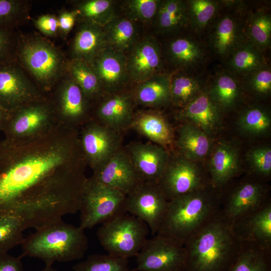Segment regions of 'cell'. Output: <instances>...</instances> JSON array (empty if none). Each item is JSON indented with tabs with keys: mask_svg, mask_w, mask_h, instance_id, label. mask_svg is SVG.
<instances>
[{
	"mask_svg": "<svg viewBox=\"0 0 271 271\" xmlns=\"http://www.w3.org/2000/svg\"><path fill=\"white\" fill-rule=\"evenodd\" d=\"M85 163L76 127L62 122L36 138L0 141V217L36 230L79 211Z\"/></svg>",
	"mask_w": 271,
	"mask_h": 271,
	"instance_id": "cell-1",
	"label": "cell"
},
{
	"mask_svg": "<svg viewBox=\"0 0 271 271\" xmlns=\"http://www.w3.org/2000/svg\"><path fill=\"white\" fill-rule=\"evenodd\" d=\"M244 243L219 211L185 243L184 271H227Z\"/></svg>",
	"mask_w": 271,
	"mask_h": 271,
	"instance_id": "cell-2",
	"label": "cell"
},
{
	"mask_svg": "<svg viewBox=\"0 0 271 271\" xmlns=\"http://www.w3.org/2000/svg\"><path fill=\"white\" fill-rule=\"evenodd\" d=\"M212 186L169 200L167 211L157 234L184 245L220 211L219 193Z\"/></svg>",
	"mask_w": 271,
	"mask_h": 271,
	"instance_id": "cell-3",
	"label": "cell"
},
{
	"mask_svg": "<svg viewBox=\"0 0 271 271\" xmlns=\"http://www.w3.org/2000/svg\"><path fill=\"white\" fill-rule=\"evenodd\" d=\"M21 256L39 258L46 265L82 258L88 248L85 230L62 219L47 224L25 237Z\"/></svg>",
	"mask_w": 271,
	"mask_h": 271,
	"instance_id": "cell-4",
	"label": "cell"
},
{
	"mask_svg": "<svg viewBox=\"0 0 271 271\" xmlns=\"http://www.w3.org/2000/svg\"><path fill=\"white\" fill-rule=\"evenodd\" d=\"M148 233V225L127 213L102 224L97 231L99 242L108 254L125 259L138 255Z\"/></svg>",
	"mask_w": 271,
	"mask_h": 271,
	"instance_id": "cell-5",
	"label": "cell"
},
{
	"mask_svg": "<svg viewBox=\"0 0 271 271\" xmlns=\"http://www.w3.org/2000/svg\"><path fill=\"white\" fill-rule=\"evenodd\" d=\"M126 195L92 177L86 182L79 211V226L85 230L126 213Z\"/></svg>",
	"mask_w": 271,
	"mask_h": 271,
	"instance_id": "cell-6",
	"label": "cell"
},
{
	"mask_svg": "<svg viewBox=\"0 0 271 271\" xmlns=\"http://www.w3.org/2000/svg\"><path fill=\"white\" fill-rule=\"evenodd\" d=\"M246 13L239 3L223 2L221 8L206 29L208 43L213 52L225 60L247 41Z\"/></svg>",
	"mask_w": 271,
	"mask_h": 271,
	"instance_id": "cell-7",
	"label": "cell"
},
{
	"mask_svg": "<svg viewBox=\"0 0 271 271\" xmlns=\"http://www.w3.org/2000/svg\"><path fill=\"white\" fill-rule=\"evenodd\" d=\"M38 100L9 113L3 132L6 139L26 140L40 137L61 122L56 111Z\"/></svg>",
	"mask_w": 271,
	"mask_h": 271,
	"instance_id": "cell-8",
	"label": "cell"
},
{
	"mask_svg": "<svg viewBox=\"0 0 271 271\" xmlns=\"http://www.w3.org/2000/svg\"><path fill=\"white\" fill-rule=\"evenodd\" d=\"M138 271H184V246L163 235L148 239L136 256Z\"/></svg>",
	"mask_w": 271,
	"mask_h": 271,
	"instance_id": "cell-9",
	"label": "cell"
},
{
	"mask_svg": "<svg viewBox=\"0 0 271 271\" xmlns=\"http://www.w3.org/2000/svg\"><path fill=\"white\" fill-rule=\"evenodd\" d=\"M268 189L261 182L250 180L236 185L220 197V213L233 224L257 211L269 201Z\"/></svg>",
	"mask_w": 271,
	"mask_h": 271,
	"instance_id": "cell-10",
	"label": "cell"
},
{
	"mask_svg": "<svg viewBox=\"0 0 271 271\" xmlns=\"http://www.w3.org/2000/svg\"><path fill=\"white\" fill-rule=\"evenodd\" d=\"M169 200L158 183L142 182L126 195V213L138 218L156 235L166 215Z\"/></svg>",
	"mask_w": 271,
	"mask_h": 271,
	"instance_id": "cell-11",
	"label": "cell"
},
{
	"mask_svg": "<svg viewBox=\"0 0 271 271\" xmlns=\"http://www.w3.org/2000/svg\"><path fill=\"white\" fill-rule=\"evenodd\" d=\"M158 184L168 200L212 186L202 170L182 156L169 159Z\"/></svg>",
	"mask_w": 271,
	"mask_h": 271,
	"instance_id": "cell-12",
	"label": "cell"
},
{
	"mask_svg": "<svg viewBox=\"0 0 271 271\" xmlns=\"http://www.w3.org/2000/svg\"><path fill=\"white\" fill-rule=\"evenodd\" d=\"M121 140L119 131L99 122H86L80 137L86 163L97 170L121 148Z\"/></svg>",
	"mask_w": 271,
	"mask_h": 271,
	"instance_id": "cell-13",
	"label": "cell"
},
{
	"mask_svg": "<svg viewBox=\"0 0 271 271\" xmlns=\"http://www.w3.org/2000/svg\"><path fill=\"white\" fill-rule=\"evenodd\" d=\"M40 94L10 62L0 65V107L10 112L40 100Z\"/></svg>",
	"mask_w": 271,
	"mask_h": 271,
	"instance_id": "cell-14",
	"label": "cell"
},
{
	"mask_svg": "<svg viewBox=\"0 0 271 271\" xmlns=\"http://www.w3.org/2000/svg\"><path fill=\"white\" fill-rule=\"evenodd\" d=\"M97 181L127 195L142 182L128 153L121 148L106 163L93 171Z\"/></svg>",
	"mask_w": 271,
	"mask_h": 271,
	"instance_id": "cell-15",
	"label": "cell"
},
{
	"mask_svg": "<svg viewBox=\"0 0 271 271\" xmlns=\"http://www.w3.org/2000/svg\"><path fill=\"white\" fill-rule=\"evenodd\" d=\"M127 153L142 181L158 183L170 159L168 152L160 146L139 143L131 145Z\"/></svg>",
	"mask_w": 271,
	"mask_h": 271,
	"instance_id": "cell-16",
	"label": "cell"
},
{
	"mask_svg": "<svg viewBox=\"0 0 271 271\" xmlns=\"http://www.w3.org/2000/svg\"><path fill=\"white\" fill-rule=\"evenodd\" d=\"M161 49L157 42L146 39L133 45L127 58L128 76L140 83L158 74L162 67Z\"/></svg>",
	"mask_w": 271,
	"mask_h": 271,
	"instance_id": "cell-17",
	"label": "cell"
},
{
	"mask_svg": "<svg viewBox=\"0 0 271 271\" xmlns=\"http://www.w3.org/2000/svg\"><path fill=\"white\" fill-rule=\"evenodd\" d=\"M102 88L113 92L124 85L128 76L127 57L123 52L105 47L92 61Z\"/></svg>",
	"mask_w": 271,
	"mask_h": 271,
	"instance_id": "cell-18",
	"label": "cell"
},
{
	"mask_svg": "<svg viewBox=\"0 0 271 271\" xmlns=\"http://www.w3.org/2000/svg\"><path fill=\"white\" fill-rule=\"evenodd\" d=\"M21 54L28 68L39 80L48 82L57 74L60 59L48 44L40 41L31 42L24 47Z\"/></svg>",
	"mask_w": 271,
	"mask_h": 271,
	"instance_id": "cell-19",
	"label": "cell"
},
{
	"mask_svg": "<svg viewBox=\"0 0 271 271\" xmlns=\"http://www.w3.org/2000/svg\"><path fill=\"white\" fill-rule=\"evenodd\" d=\"M238 236L244 242L256 243L271 250V202L248 217L232 224Z\"/></svg>",
	"mask_w": 271,
	"mask_h": 271,
	"instance_id": "cell-20",
	"label": "cell"
},
{
	"mask_svg": "<svg viewBox=\"0 0 271 271\" xmlns=\"http://www.w3.org/2000/svg\"><path fill=\"white\" fill-rule=\"evenodd\" d=\"M179 116L197 126L208 136L215 132L221 123L220 109L204 90L183 107Z\"/></svg>",
	"mask_w": 271,
	"mask_h": 271,
	"instance_id": "cell-21",
	"label": "cell"
},
{
	"mask_svg": "<svg viewBox=\"0 0 271 271\" xmlns=\"http://www.w3.org/2000/svg\"><path fill=\"white\" fill-rule=\"evenodd\" d=\"M237 149L227 143H220L214 149L210 160L209 177L216 189L224 187L235 177L239 170Z\"/></svg>",
	"mask_w": 271,
	"mask_h": 271,
	"instance_id": "cell-22",
	"label": "cell"
},
{
	"mask_svg": "<svg viewBox=\"0 0 271 271\" xmlns=\"http://www.w3.org/2000/svg\"><path fill=\"white\" fill-rule=\"evenodd\" d=\"M86 98L74 80L67 81L61 90L59 106L56 111L60 121L75 127L83 123L87 113Z\"/></svg>",
	"mask_w": 271,
	"mask_h": 271,
	"instance_id": "cell-23",
	"label": "cell"
},
{
	"mask_svg": "<svg viewBox=\"0 0 271 271\" xmlns=\"http://www.w3.org/2000/svg\"><path fill=\"white\" fill-rule=\"evenodd\" d=\"M131 97L127 94L114 95L99 106V122L117 131L130 126L133 118Z\"/></svg>",
	"mask_w": 271,
	"mask_h": 271,
	"instance_id": "cell-24",
	"label": "cell"
},
{
	"mask_svg": "<svg viewBox=\"0 0 271 271\" xmlns=\"http://www.w3.org/2000/svg\"><path fill=\"white\" fill-rule=\"evenodd\" d=\"M168 55L176 66L193 70L204 62L206 52L203 44L195 37L182 36L170 42Z\"/></svg>",
	"mask_w": 271,
	"mask_h": 271,
	"instance_id": "cell-25",
	"label": "cell"
},
{
	"mask_svg": "<svg viewBox=\"0 0 271 271\" xmlns=\"http://www.w3.org/2000/svg\"><path fill=\"white\" fill-rule=\"evenodd\" d=\"M130 127L160 146L172 144L174 134L172 127L160 113L146 111L133 116Z\"/></svg>",
	"mask_w": 271,
	"mask_h": 271,
	"instance_id": "cell-26",
	"label": "cell"
},
{
	"mask_svg": "<svg viewBox=\"0 0 271 271\" xmlns=\"http://www.w3.org/2000/svg\"><path fill=\"white\" fill-rule=\"evenodd\" d=\"M177 146L182 156L194 162L207 156L210 151L211 142L209 136L189 122L180 128Z\"/></svg>",
	"mask_w": 271,
	"mask_h": 271,
	"instance_id": "cell-27",
	"label": "cell"
},
{
	"mask_svg": "<svg viewBox=\"0 0 271 271\" xmlns=\"http://www.w3.org/2000/svg\"><path fill=\"white\" fill-rule=\"evenodd\" d=\"M155 17L158 29L164 34L177 32L189 27L188 8L186 1H161Z\"/></svg>",
	"mask_w": 271,
	"mask_h": 271,
	"instance_id": "cell-28",
	"label": "cell"
},
{
	"mask_svg": "<svg viewBox=\"0 0 271 271\" xmlns=\"http://www.w3.org/2000/svg\"><path fill=\"white\" fill-rule=\"evenodd\" d=\"M107 45L102 27L94 24L83 25L75 38L73 50L77 59L92 61Z\"/></svg>",
	"mask_w": 271,
	"mask_h": 271,
	"instance_id": "cell-29",
	"label": "cell"
},
{
	"mask_svg": "<svg viewBox=\"0 0 271 271\" xmlns=\"http://www.w3.org/2000/svg\"><path fill=\"white\" fill-rule=\"evenodd\" d=\"M227 71L240 78L266 66L262 52L247 41L226 60Z\"/></svg>",
	"mask_w": 271,
	"mask_h": 271,
	"instance_id": "cell-30",
	"label": "cell"
},
{
	"mask_svg": "<svg viewBox=\"0 0 271 271\" xmlns=\"http://www.w3.org/2000/svg\"><path fill=\"white\" fill-rule=\"evenodd\" d=\"M136 97L142 105L157 107L171 101L170 77L158 74L139 83Z\"/></svg>",
	"mask_w": 271,
	"mask_h": 271,
	"instance_id": "cell-31",
	"label": "cell"
},
{
	"mask_svg": "<svg viewBox=\"0 0 271 271\" xmlns=\"http://www.w3.org/2000/svg\"><path fill=\"white\" fill-rule=\"evenodd\" d=\"M241 86L238 78L227 71L214 78L207 93L220 110L228 109L232 107L238 101Z\"/></svg>",
	"mask_w": 271,
	"mask_h": 271,
	"instance_id": "cell-32",
	"label": "cell"
},
{
	"mask_svg": "<svg viewBox=\"0 0 271 271\" xmlns=\"http://www.w3.org/2000/svg\"><path fill=\"white\" fill-rule=\"evenodd\" d=\"M227 271H271V250L244 242L237 258Z\"/></svg>",
	"mask_w": 271,
	"mask_h": 271,
	"instance_id": "cell-33",
	"label": "cell"
},
{
	"mask_svg": "<svg viewBox=\"0 0 271 271\" xmlns=\"http://www.w3.org/2000/svg\"><path fill=\"white\" fill-rule=\"evenodd\" d=\"M245 33L247 41L263 52L268 49L271 42V17L263 10L246 15Z\"/></svg>",
	"mask_w": 271,
	"mask_h": 271,
	"instance_id": "cell-34",
	"label": "cell"
},
{
	"mask_svg": "<svg viewBox=\"0 0 271 271\" xmlns=\"http://www.w3.org/2000/svg\"><path fill=\"white\" fill-rule=\"evenodd\" d=\"M107 45L117 51L123 52L134 44L136 33L130 20L115 18L105 26Z\"/></svg>",
	"mask_w": 271,
	"mask_h": 271,
	"instance_id": "cell-35",
	"label": "cell"
},
{
	"mask_svg": "<svg viewBox=\"0 0 271 271\" xmlns=\"http://www.w3.org/2000/svg\"><path fill=\"white\" fill-rule=\"evenodd\" d=\"M171 101L184 107L203 90L202 80L193 75L182 73L170 78Z\"/></svg>",
	"mask_w": 271,
	"mask_h": 271,
	"instance_id": "cell-36",
	"label": "cell"
},
{
	"mask_svg": "<svg viewBox=\"0 0 271 271\" xmlns=\"http://www.w3.org/2000/svg\"><path fill=\"white\" fill-rule=\"evenodd\" d=\"M189 27L192 31L199 33L205 30L222 7L223 2L212 0L187 1Z\"/></svg>",
	"mask_w": 271,
	"mask_h": 271,
	"instance_id": "cell-37",
	"label": "cell"
},
{
	"mask_svg": "<svg viewBox=\"0 0 271 271\" xmlns=\"http://www.w3.org/2000/svg\"><path fill=\"white\" fill-rule=\"evenodd\" d=\"M25 230L22 220L10 214L0 217V252H8L24 241Z\"/></svg>",
	"mask_w": 271,
	"mask_h": 271,
	"instance_id": "cell-38",
	"label": "cell"
},
{
	"mask_svg": "<svg viewBox=\"0 0 271 271\" xmlns=\"http://www.w3.org/2000/svg\"><path fill=\"white\" fill-rule=\"evenodd\" d=\"M73 271H132L128 259L107 254H93L75 265Z\"/></svg>",
	"mask_w": 271,
	"mask_h": 271,
	"instance_id": "cell-39",
	"label": "cell"
},
{
	"mask_svg": "<svg viewBox=\"0 0 271 271\" xmlns=\"http://www.w3.org/2000/svg\"><path fill=\"white\" fill-rule=\"evenodd\" d=\"M71 72L74 81L87 98L95 97L99 94L102 89L101 84L92 67L86 61L74 60L71 65Z\"/></svg>",
	"mask_w": 271,
	"mask_h": 271,
	"instance_id": "cell-40",
	"label": "cell"
},
{
	"mask_svg": "<svg viewBox=\"0 0 271 271\" xmlns=\"http://www.w3.org/2000/svg\"><path fill=\"white\" fill-rule=\"evenodd\" d=\"M238 124L242 130L249 134H261L270 127L271 118L269 111L259 106L247 108L240 116Z\"/></svg>",
	"mask_w": 271,
	"mask_h": 271,
	"instance_id": "cell-41",
	"label": "cell"
},
{
	"mask_svg": "<svg viewBox=\"0 0 271 271\" xmlns=\"http://www.w3.org/2000/svg\"><path fill=\"white\" fill-rule=\"evenodd\" d=\"M79 12L94 24L105 27L115 18L113 2L109 0H90L82 3Z\"/></svg>",
	"mask_w": 271,
	"mask_h": 271,
	"instance_id": "cell-42",
	"label": "cell"
},
{
	"mask_svg": "<svg viewBox=\"0 0 271 271\" xmlns=\"http://www.w3.org/2000/svg\"><path fill=\"white\" fill-rule=\"evenodd\" d=\"M242 84L255 96L265 97L271 92V71L265 66L240 78Z\"/></svg>",
	"mask_w": 271,
	"mask_h": 271,
	"instance_id": "cell-43",
	"label": "cell"
},
{
	"mask_svg": "<svg viewBox=\"0 0 271 271\" xmlns=\"http://www.w3.org/2000/svg\"><path fill=\"white\" fill-rule=\"evenodd\" d=\"M251 169L259 177H269L271 173V149L261 146L250 150L247 155Z\"/></svg>",
	"mask_w": 271,
	"mask_h": 271,
	"instance_id": "cell-44",
	"label": "cell"
},
{
	"mask_svg": "<svg viewBox=\"0 0 271 271\" xmlns=\"http://www.w3.org/2000/svg\"><path fill=\"white\" fill-rule=\"evenodd\" d=\"M160 1L130 0L127 2V8L132 18L143 21H149L156 17Z\"/></svg>",
	"mask_w": 271,
	"mask_h": 271,
	"instance_id": "cell-45",
	"label": "cell"
},
{
	"mask_svg": "<svg viewBox=\"0 0 271 271\" xmlns=\"http://www.w3.org/2000/svg\"><path fill=\"white\" fill-rule=\"evenodd\" d=\"M13 39L7 27L0 25V65L10 62Z\"/></svg>",
	"mask_w": 271,
	"mask_h": 271,
	"instance_id": "cell-46",
	"label": "cell"
},
{
	"mask_svg": "<svg viewBox=\"0 0 271 271\" xmlns=\"http://www.w3.org/2000/svg\"><path fill=\"white\" fill-rule=\"evenodd\" d=\"M20 8L19 3L13 0H0V25L6 26L12 23Z\"/></svg>",
	"mask_w": 271,
	"mask_h": 271,
	"instance_id": "cell-47",
	"label": "cell"
},
{
	"mask_svg": "<svg viewBox=\"0 0 271 271\" xmlns=\"http://www.w3.org/2000/svg\"><path fill=\"white\" fill-rule=\"evenodd\" d=\"M22 257L0 252V271H24Z\"/></svg>",
	"mask_w": 271,
	"mask_h": 271,
	"instance_id": "cell-48",
	"label": "cell"
},
{
	"mask_svg": "<svg viewBox=\"0 0 271 271\" xmlns=\"http://www.w3.org/2000/svg\"><path fill=\"white\" fill-rule=\"evenodd\" d=\"M36 24L42 32L50 36L54 34L59 27L58 20L49 15L39 17L36 21Z\"/></svg>",
	"mask_w": 271,
	"mask_h": 271,
	"instance_id": "cell-49",
	"label": "cell"
},
{
	"mask_svg": "<svg viewBox=\"0 0 271 271\" xmlns=\"http://www.w3.org/2000/svg\"><path fill=\"white\" fill-rule=\"evenodd\" d=\"M76 12H64L58 19L59 27L64 33L69 32L74 26L75 22Z\"/></svg>",
	"mask_w": 271,
	"mask_h": 271,
	"instance_id": "cell-50",
	"label": "cell"
},
{
	"mask_svg": "<svg viewBox=\"0 0 271 271\" xmlns=\"http://www.w3.org/2000/svg\"><path fill=\"white\" fill-rule=\"evenodd\" d=\"M9 112L0 107V131H3L9 117Z\"/></svg>",
	"mask_w": 271,
	"mask_h": 271,
	"instance_id": "cell-51",
	"label": "cell"
},
{
	"mask_svg": "<svg viewBox=\"0 0 271 271\" xmlns=\"http://www.w3.org/2000/svg\"><path fill=\"white\" fill-rule=\"evenodd\" d=\"M40 271H58L53 267L52 265H46V266Z\"/></svg>",
	"mask_w": 271,
	"mask_h": 271,
	"instance_id": "cell-52",
	"label": "cell"
}]
</instances>
